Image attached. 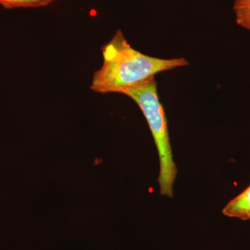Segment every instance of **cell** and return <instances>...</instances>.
<instances>
[{
	"instance_id": "obj_5",
	"label": "cell",
	"mask_w": 250,
	"mask_h": 250,
	"mask_svg": "<svg viewBox=\"0 0 250 250\" xmlns=\"http://www.w3.org/2000/svg\"><path fill=\"white\" fill-rule=\"evenodd\" d=\"M54 0H0V4L5 9L16 8H39L52 4Z\"/></svg>"
},
{
	"instance_id": "obj_4",
	"label": "cell",
	"mask_w": 250,
	"mask_h": 250,
	"mask_svg": "<svg viewBox=\"0 0 250 250\" xmlns=\"http://www.w3.org/2000/svg\"><path fill=\"white\" fill-rule=\"evenodd\" d=\"M233 9L237 24L250 31V0H235Z\"/></svg>"
},
{
	"instance_id": "obj_1",
	"label": "cell",
	"mask_w": 250,
	"mask_h": 250,
	"mask_svg": "<svg viewBox=\"0 0 250 250\" xmlns=\"http://www.w3.org/2000/svg\"><path fill=\"white\" fill-rule=\"evenodd\" d=\"M103 64L94 73L90 88L97 93H121L143 84L161 72L188 65L183 57L161 59L133 48L121 29L102 48Z\"/></svg>"
},
{
	"instance_id": "obj_3",
	"label": "cell",
	"mask_w": 250,
	"mask_h": 250,
	"mask_svg": "<svg viewBox=\"0 0 250 250\" xmlns=\"http://www.w3.org/2000/svg\"><path fill=\"white\" fill-rule=\"evenodd\" d=\"M223 214L229 218L250 220V186L228 202L224 207Z\"/></svg>"
},
{
	"instance_id": "obj_2",
	"label": "cell",
	"mask_w": 250,
	"mask_h": 250,
	"mask_svg": "<svg viewBox=\"0 0 250 250\" xmlns=\"http://www.w3.org/2000/svg\"><path fill=\"white\" fill-rule=\"evenodd\" d=\"M139 105L154 138L160 162L158 182L161 195L173 197L177 171L170 142L164 106L159 100L155 77L125 94Z\"/></svg>"
}]
</instances>
